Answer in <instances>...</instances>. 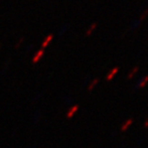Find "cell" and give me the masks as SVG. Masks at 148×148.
Returning <instances> with one entry per match:
<instances>
[{
	"instance_id": "6da1fadb",
	"label": "cell",
	"mask_w": 148,
	"mask_h": 148,
	"mask_svg": "<svg viewBox=\"0 0 148 148\" xmlns=\"http://www.w3.org/2000/svg\"><path fill=\"white\" fill-rule=\"evenodd\" d=\"M96 26H97V23H96V22H95V23L92 24L91 27H90L89 29H88V30L87 31V35H88H88H90V34H91L92 32H93L94 29H96Z\"/></svg>"
},
{
	"instance_id": "7a4b0ae2",
	"label": "cell",
	"mask_w": 148,
	"mask_h": 148,
	"mask_svg": "<svg viewBox=\"0 0 148 148\" xmlns=\"http://www.w3.org/2000/svg\"><path fill=\"white\" fill-rule=\"evenodd\" d=\"M52 39H53V35H49L48 37L47 38V39H46V40L44 41V43H43V45H42V47H47V46L48 45L49 42H50V41L52 40Z\"/></svg>"
},
{
	"instance_id": "3957f363",
	"label": "cell",
	"mask_w": 148,
	"mask_h": 148,
	"mask_svg": "<svg viewBox=\"0 0 148 148\" xmlns=\"http://www.w3.org/2000/svg\"><path fill=\"white\" fill-rule=\"evenodd\" d=\"M146 14H147V11H144V13L143 14V15H142V18H141V20H144V18H145V16H146Z\"/></svg>"
}]
</instances>
